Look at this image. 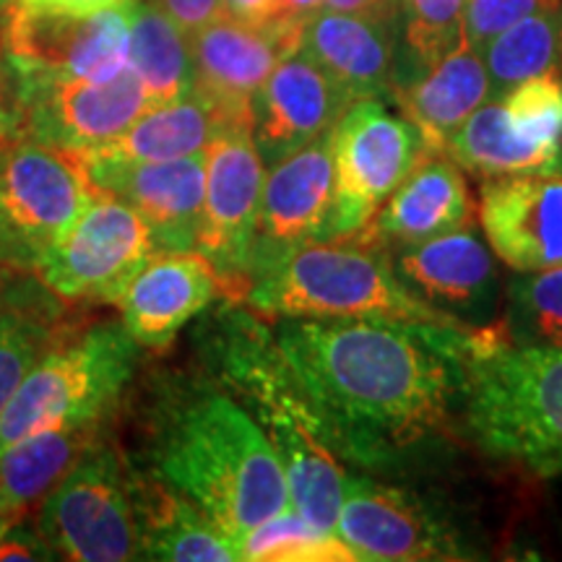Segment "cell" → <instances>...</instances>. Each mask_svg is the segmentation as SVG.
Returning <instances> with one entry per match:
<instances>
[{
  "instance_id": "cell-1",
  "label": "cell",
  "mask_w": 562,
  "mask_h": 562,
  "mask_svg": "<svg viewBox=\"0 0 562 562\" xmlns=\"http://www.w3.org/2000/svg\"><path fill=\"white\" fill-rule=\"evenodd\" d=\"M273 339L334 453L381 467L448 425L467 362L508 336L476 326L281 318Z\"/></svg>"
},
{
  "instance_id": "cell-2",
  "label": "cell",
  "mask_w": 562,
  "mask_h": 562,
  "mask_svg": "<svg viewBox=\"0 0 562 562\" xmlns=\"http://www.w3.org/2000/svg\"><path fill=\"white\" fill-rule=\"evenodd\" d=\"M154 474L199 505L229 539L292 508L290 484L266 432L224 393H201L159 432Z\"/></svg>"
},
{
  "instance_id": "cell-3",
  "label": "cell",
  "mask_w": 562,
  "mask_h": 562,
  "mask_svg": "<svg viewBox=\"0 0 562 562\" xmlns=\"http://www.w3.org/2000/svg\"><path fill=\"white\" fill-rule=\"evenodd\" d=\"M229 323L220 341L224 381L250 404L252 419L277 451L292 508L318 529L336 531L347 472L318 414L286 368L277 339L248 318Z\"/></svg>"
},
{
  "instance_id": "cell-4",
  "label": "cell",
  "mask_w": 562,
  "mask_h": 562,
  "mask_svg": "<svg viewBox=\"0 0 562 562\" xmlns=\"http://www.w3.org/2000/svg\"><path fill=\"white\" fill-rule=\"evenodd\" d=\"M243 300L263 318H372L469 326L406 290L389 252L357 237L294 245L250 273Z\"/></svg>"
},
{
  "instance_id": "cell-5",
  "label": "cell",
  "mask_w": 562,
  "mask_h": 562,
  "mask_svg": "<svg viewBox=\"0 0 562 562\" xmlns=\"http://www.w3.org/2000/svg\"><path fill=\"white\" fill-rule=\"evenodd\" d=\"M461 406L484 451L562 472V349L492 344L467 362Z\"/></svg>"
},
{
  "instance_id": "cell-6",
  "label": "cell",
  "mask_w": 562,
  "mask_h": 562,
  "mask_svg": "<svg viewBox=\"0 0 562 562\" xmlns=\"http://www.w3.org/2000/svg\"><path fill=\"white\" fill-rule=\"evenodd\" d=\"M123 326H97L40 357L0 412V451L60 425H102L136 368Z\"/></svg>"
},
{
  "instance_id": "cell-7",
  "label": "cell",
  "mask_w": 562,
  "mask_h": 562,
  "mask_svg": "<svg viewBox=\"0 0 562 562\" xmlns=\"http://www.w3.org/2000/svg\"><path fill=\"white\" fill-rule=\"evenodd\" d=\"M37 531L70 562L140 558L133 472L121 456L97 440L42 497Z\"/></svg>"
},
{
  "instance_id": "cell-8",
  "label": "cell",
  "mask_w": 562,
  "mask_h": 562,
  "mask_svg": "<svg viewBox=\"0 0 562 562\" xmlns=\"http://www.w3.org/2000/svg\"><path fill=\"white\" fill-rule=\"evenodd\" d=\"M81 154L21 138L0 149V235L16 269H34L40 256L94 199Z\"/></svg>"
},
{
  "instance_id": "cell-9",
  "label": "cell",
  "mask_w": 562,
  "mask_h": 562,
  "mask_svg": "<svg viewBox=\"0 0 562 562\" xmlns=\"http://www.w3.org/2000/svg\"><path fill=\"white\" fill-rule=\"evenodd\" d=\"M334 161V209L328 240L349 237L372 220L412 167L425 157L422 133L381 100L351 102L328 133Z\"/></svg>"
},
{
  "instance_id": "cell-10",
  "label": "cell",
  "mask_w": 562,
  "mask_h": 562,
  "mask_svg": "<svg viewBox=\"0 0 562 562\" xmlns=\"http://www.w3.org/2000/svg\"><path fill=\"white\" fill-rule=\"evenodd\" d=\"M0 16V50L19 83L104 81L128 68V0L91 16H66L9 3Z\"/></svg>"
},
{
  "instance_id": "cell-11",
  "label": "cell",
  "mask_w": 562,
  "mask_h": 562,
  "mask_svg": "<svg viewBox=\"0 0 562 562\" xmlns=\"http://www.w3.org/2000/svg\"><path fill=\"white\" fill-rule=\"evenodd\" d=\"M157 252L149 224L102 188L81 216L34 263V277L58 300L112 302Z\"/></svg>"
},
{
  "instance_id": "cell-12",
  "label": "cell",
  "mask_w": 562,
  "mask_h": 562,
  "mask_svg": "<svg viewBox=\"0 0 562 562\" xmlns=\"http://www.w3.org/2000/svg\"><path fill=\"white\" fill-rule=\"evenodd\" d=\"M203 154L206 188L195 252L214 266L224 290L243 297L248 290L266 165L248 125L222 131Z\"/></svg>"
},
{
  "instance_id": "cell-13",
  "label": "cell",
  "mask_w": 562,
  "mask_h": 562,
  "mask_svg": "<svg viewBox=\"0 0 562 562\" xmlns=\"http://www.w3.org/2000/svg\"><path fill=\"white\" fill-rule=\"evenodd\" d=\"M302 30L305 24L281 19L263 26L229 16L211 21L188 37L193 66L191 91L227 125L250 128L252 100L277 63L297 50Z\"/></svg>"
},
{
  "instance_id": "cell-14",
  "label": "cell",
  "mask_w": 562,
  "mask_h": 562,
  "mask_svg": "<svg viewBox=\"0 0 562 562\" xmlns=\"http://www.w3.org/2000/svg\"><path fill=\"white\" fill-rule=\"evenodd\" d=\"M24 138L68 151H89L117 138L151 108L131 68L104 81L19 83Z\"/></svg>"
},
{
  "instance_id": "cell-15",
  "label": "cell",
  "mask_w": 562,
  "mask_h": 562,
  "mask_svg": "<svg viewBox=\"0 0 562 562\" xmlns=\"http://www.w3.org/2000/svg\"><path fill=\"white\" fill-rule=\"evenodd\" d=\"M336 533L357 560H461L456 531L417 495L402 487L347 476Z\"/></svg>"
},
{
  "instance_id": "cell-16",
  "label": "cell",
  "mask_w": 562,
  "mask_h": 562,
  "mask_svg": "<svg viewBox=\"0 0 562 562\" xmlns=\"http://www.w3.org/2000/svg\"><path fill=\"white\" fill-rule=\"evenodd\" d=\"M87 167L97 188L138 211L149 224L157 250H195L203 220L206 154L167 161H87Z\"/></svg>"
},
{
  "instance_id": "cell-17",
  "label": "cell",
  "mask_w": 562,
  "mask_h": 562,
  "mask_svg": "<svg viewBox=\"0 0 562 562\" xmlns=\"http://www.w3.org/2000/svg\"><path fill=\"white\" fill-rule=\"evenodd\" d=\"M331 209L334 161L328 136L266 167L250 273L294 245L328 240Z\"/></svg>"
},
{
  "instance_id": "cell-18",
  "label": "cell",
  "mask_w": 562,
  "mask_h": 562,
  "mask_svg": "<svg viewBox=\"0 0 562 562\" xmlns=\"http://www.w3.org/2000/svg\"><path fill=\"white\" fill-rule=\"evenodd\" d=\"M351 100L300 47L284 55L252 100L250 133L266 167L328 136Z\"/></svg>"
},
{
  "instance_id": "cell-19",
  "label": "cell",
  "mask_w": 562,
  "mask_h": 562,
  "mask_svg": "<svg viewBox=\"0 0 562 562\" xmlns=\"http://www.w3.org/2000/svg\"><path fill=\"white\" fill-rule=\"evenodd\" d=\"M487 245L513 271L562 266V175H508L482 182Z\"/></svg>"
},
{
  "instance_id": "cell-20",
  "label": "cell",
  "mask_w": 562,
  "mask_h": 562,
  "mask_svg": "<svg viewBox=\"0 0 562 562\" xmlns=\"http://www.w3.org/2000/svg\"><path fill=\"white\" fill-rule=\"evenodd\" d=\"M220 290V277L201 252L157 250L112 305H117L121 326L138 347L161 349L206 311Z\"/></svg>"
},
{
  "instance_id": "cell-21",
  "label": "cell",
  "mask_w": 562,
  "mask_h": 562,
  "mask_svg": "<svg viewBox=\"0 0 562 562\" xmlns=\"http://www.w3.org/2000/svg\"><path fill=\"white\" fill-rule=\"evenodd\" d=\"M476 206L461 167L446 151H427L372 214L357 240L391 252L446 232L472 227Z\"/></svg>"
},
{
  "instance_id": "cell-22",
  "label": "cell",
  "mask_w": 562,
  "mask_h": 562,
  "mask_svg": "<svg viewBox=\"0 0 562 562\" xmlns=\"http://www.w3.org/2000/svg\"><path fill=\"white\" fill-rule=\"evenodd\" d=\"M391 266L414 297L463 323L484 315L495 300V252L474 224L393 250Z\"/></svg>"
},
{
  "instance_id": "cell-23",
  "label": "cell",
  "mask_w": 562,
  "mask_h": 562,
  "mask_svg": "<svg viewBox=\"0 0 562 562\" xmlns=\"http://www.w3.org/2000/svg\"><path fill=\"white\" fill-rule=\"evenodd\" d=\"M398 13L318 11L305 21L300 50L326 70L351 102L378 100L396 87Z\"/></svg>"
},
{
  "instance_id": "cell-24",
  "label": "cell",
  "mask_w": 562,
  "mask_h": 562,
  "mask_svg": "<svg viewBox=\"0 0 562 562\" xmlns=\"http://www.w3.org/2000/svg\"><path fill=\"white\" fill-rule=\"evenodd\" d=\"M404 117L422 133L430 151H446L469 115L492 100L482 55L463 42L453 53L391 91Z\"/></svg>"
},
{
  "instance_id": "cell-25",
  "label": "cell",
  "mask_w": 562,
  "mask_h": 562,
  "mask_svg": "<svg viewBox=\"0 0 562 562\" xmlns=\"http://www.w3.org/2000/svg\"><path fill=\"white\" fill-rule=\"evenodd\" d=\"M140 558L170 562H232L240 560L237 542L199 505L161 480L133 474Z\"/></svg>"
},
{
  "instance_id": "cell-26",
  "label": "cell",
  "mask_w": 562,
  "mask_h": 562,
  "mask_svg": "<svg viewBox=\"0 0 562 562\" xmlns=\"http://www.w3.org/2000/svg\"><path fill=\"white\" fill-rule=\"evenodd\" d=\"M232 128L201 97L151 104L121 136L81 154L87 161H167L206 151V146Z\"/></svg>"
},
{
  "instance_id": "cell-27",
  "label": "cell",
  "mask_w": 562,
  "mask_h": 562,
  "mask_svg": "<svg viewBox=\"0 0 562 562\" xmlns=\"http://www.w3.org/2000/svg\"><path fill=\"white\" fill-rule=\"evenodd\" d=\"M446 154L482 180L562 175V146H544L513 128L501 100H487L448 140Z\"/></svg>"
},
{
  "instance_id": "cell-28",
  "label": "cell",
  "mask_w": 562,
  "mask_h": 562,
  "mask_svg": "<svg viewBox=\"0 0 562 562\" xmlns=\"http://www.w3.org/2000/svg\"><path fill=\"white\" fill-rule=\"evenodd\" d=\"M100 425H60L0 451V510L19 521L21 513L63 480V474L94 446Z\"/></svg>"
},
{
  "instance_id": "cell-29",
  "label": "cell",
  "mask_w": 562,
  "mask_h": 562,
  "mask_svg": "<svg viewBox=\"0 0 562 562\" xmlns=\"http://www.w3.org/2000/svg\"><path fill=\"white\" fill-rule=\"evenodd\" d=\"M40 279L0 292V412L42 355L58 344V305Z\"/></svg>"
},
{
  "instance_id": "cell-30",
  "label": "cell",
  "mask_w": 562,
  "mask_h": 562,
  "mask_svg": "<svg viewBox=\"0 0 562 562\" xmlns=\"http://www.w3.org/2000/svg\"><path fill=\"white\" fill-rule=\"evenodd\" d=\"M128 68L138 76L151 104L191 94L193 66L188 34L154 0H128Z\"/></svg>"
},
{
  "instance_id": "cell-31",
  "label": "cell",
  "mask_w": 562,
  "mask_h": 562,
  "mask_svg": "<svg viewBox=\"0 0 562 562\" xmlns=\"http://www.w3.org/2000/svg\"><path fill=\"white\" fill-rule=\"evenodd\" d=\"M562 3L531 13L497 34L480 53L490 76L492 100H501L531 76L560 70Z\"/></svg>"
},
{
  "instance_id": "cell-32",
  "label": "cell",
  "mask_w": 562,
  "mask_h": 562,
  "mask_svg": "<svg viewBox=\"0 0 562 562\" xmlns=\"http://www.w3.org/2000/svg\"><path fill=\"white\" fill-rule=\"evenodd\" d=\"M240 560L250 562H355L357 554L349 550L336 531L318 529L302 518L294 508L266 518L237 542Z\"/></svg>"
},
{
  "instance_id": "cell-33",
  "label": "cell",
  "mask_w": 562,
  "mask_h": 562,
  "mask_svg": "<svg viewBox=\"0 0 562 562\" xmlns=\"http://www.w3.org/2000/svg\"><path fill=\"white\" fill-rule=\"evenodd\" d=\"M503 331L516 347L562 349V266L518 271L508 284Z\"/></svg>"
},
{
  "instance_id": "cell-34",
  "label": "cell",
  "mask_w": 562,
  "mask_h": 562,
  "mask_svg": "<svg viewBox=\"0 0 562 562\" xmlns=\"http://www.w3.org/2000/svg\"><path fill=\"white\" fill-rule=\"evenodd\" d=\"M463 3L467 0H398V26L404 32L412 76L435 66L467 42L463 40Z\"/></svg>"
},
{
  "instance_id": "cell-35",
  "label": "cell",
  "mask_w": 562,
  "mask_h": 562,
  "mask_svg": "<svg viewBox=\"0 0 562 562\" xmlns=\"http://www.w3.org/2000/svg\"><path fill=\"white\" fill-rule=\"evenodd\" d=\"M513 128L544 146H562V74L531 76L501 97Z\"/></svg>"
},
{
  "instance_id": "cell-36",
  "label": "cell",
  "mask_w": 562,
  "mask_h": 562,
  "mask_svg": "<svg viewBox=\"0 0 562 562\" xmlns=\"http://www.w3.org/2000/svg\"><path fill=\"white\" fill-rule=\"evenodd\" d=\"M562 0H467L463 3V40L482 53L497 34L531 13L558 9Z\"/></svg>"
},
{
  "instance_id": "cell-37",
  "label": "cell",
  "mask_w": 562,
  "mask_h": 562,
  "mask_svg": "<svg viewBox=\"0 0 562 562\" xmlns=\"http://www.w3.org/2000/svg\"><path fill=\"white\" fill-rule=\"evenodd\" d=\"M24 138V108L11 63L0 50V149Z\"/></svg>"
},
{
  "instance_id": "cell-38",
  "label": "cell",
  "mask_w": 562,
  "mask_h": 562,
  "mask_svg": "<svg viewBox=\"0 0 562 562\" xmlns=\"http://www.w3.org/2000/svg\"><path fill=\"white\" fill-rule=\"evenodd\" d=\"M161 11L180 26L182 34H195L211 21L224 16L222 0H154Z\"/></svg>"
},
{
  "instance_id": "cell-39",
  "label": "cell",
  "mask_w": 562,
  "mask_h": 562,
  "mask_svg": "<svg viewBox=\"0 0 562 562\" xmlns=\"http://www.w3.org/2000/svg\"><path fill=\"white\" fill-rule=\"evenodd\" d=\"M5 560H55V554L40 531L24 529L16 521L0 537V562Z\"/></svg>"
},
{
  "instance_id": "cell-40",
  "label": "cell",
  "mask_w": 562,
  "mask_h": 562,
  "mask_svg": "<svg viewBox=\"0 0 562 562\" xmlns=\"http://www.w3.org/2000/svg\"><path fill=\"white\" fill-rule=\"evenodd\" d=\"M11 3L34 11L66 13V16H91V13L108 11L112 5L123 3V0H11Z\"/></svg>"
},
{
  "instance_id": "cell-41",
  "label": "cell",
  "mask_w": 562,
  "mask_h": 562,
  "mask_svg": "<svg viewBox=\"0 0 562 562\" xmlns=\"http://www.w3.org/2000/svg\"><path fill=\"white\" fill-rule=\"evenodd\" d=\"M224 16L245 21V24H271L279 16V0H222Z\"/></svg>"
},
{
  "instance_id": "cell-42",
  "label": "cell",
  "mask_w": 562,
  "mask_h": 562,
  "mask_svg": "<svg viewBox=\"0 0 562 562\" xmlns=\"http://www.w3.org/2000/svg\"><path fill=\"white\" fill-rule=\"evenodd\" d=\"M323 9L344 13H398V0H326Z\"/></svg>"
},
{
  "instance_id": "cell-43",
  "label": "cell",
  "mask_w": 562,
  "mask_h": 562,
  "mask_svg": "<svg viewBox=\"0 0 562 562\" xmlns=\"http://www.w3.org/2000/svg\"><path fill=\"white\" fill-rule=\"evenodd\" d=\"M326 0H279V16L281 21H290V24H305L307 19L315 16Z\"/></svg>"
},
{
  "instance_id": "cell-44",
  "label": "cell",
  "mask_w": 562,
  "mask_h": 562,
  "mask_svg": "<svg viewBox=\"0 0 562 562\" xmlns=\"http://www.w3.org/2000/svg\"><path fill=\"white\" fill-rule=\"evenodd\" d=\"M9 266H13V263H11L9 248H5V240H3V235H0V273H3L5 269H9Z\"/></svg>"
},
{
  "instance_id": "cell-45",
  "label": "cell",
  "mask_w": 562,
  "mask_h": 562,
  "mask_svg": "<svg viewBox=\"0 0 562 562\" xmlns=\"http://www.w3.org/2000/svg\"><path fill=\"white\" fill-rule=\"evenodd\" d=\"M11 524H16V521H13V518L11 516H5V513L3 510H0V537H3V533H5V529H9V526Z\"/></svg>"
},
{
  "instance_id": "cell-46",
  "label": "cell",
  "mask_w": 562,
  "mask_h": 562,
  "mask_svg": "<svg viewBox=\"0 0 562 562\" xmlns=\"http://www.w3.org/2000/svg\"><path fill=\"white\" fill-rule=\"evenodd\" d=\"M9 3H11V0H0V13L5 11V5H9Z\"/></svg>"
},
{
  "instance_id": "cell-47",
  "label": "cell",
  "mask_w": 562,
  "mask_h": 562,
  "mask_svg": "<svg viewBox=\"0 0 562 562\" xmlns=\"http://www.w3.org/2000/svg\"><path fill=\"white\" fill-rule=\"evenodd\" d=\"M560 74H562V45H560Z\"/></svg>"
}]
</instances>
